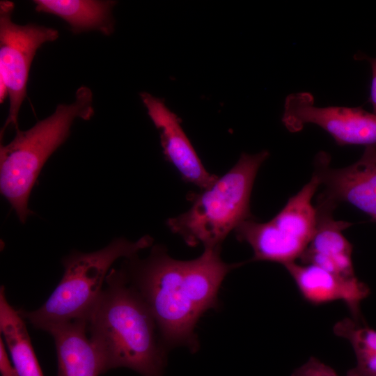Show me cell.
Masks as SVG:
<instances>
[{
	"label": "cell",
	"mask_w": 376,
	"mask_h": 376,
	"mask_svg": "<svg viewBox=\"0 0 376 376\" xmlns=\"http://www.w3.org/2000/svg\"><path fill=\"white\" fill-rule=\"evenodd\" d=\"M303 297L314 304L343 301L357 316L359 306L369 295L366 284L356 276L346 277L311 264L296 262L284 265Z\"/></svg>",
	"instance_id": "12"
},
{
	"label": "cell",
	"mask_w": 376,
	"mask_h": 376,
	"mask_svg": "<svg viewBox=\"0 0 376 376\" xmlns=\"http://www.w3.org/2000/svg\"><path fill=\"white\" fill-rule=\"evenodd\" d=\"M5 343L2 338H0V373L1 376H19L17 369L11 363L9 359L6 349L5 347Z\"/></svg>",
	"instance_id": "18"
},
{
	"label": "cell",
	"mask_w": 376,
	"mask_h": 376,
	"mask_svg": "<svg viewBox=\"0 0 376 376\" xmlns=\"http://www.w3.org/2000/svg\"><path fill=\"white\" fill-rule=\"evenodd\" d=\"M14 3L0 2V102L9 99L8 116L1 132L12 125L18 130V115L26 95L32 61L45 43L55 41L58 31L35 24L20 25L12 21Z\"/></svg>",
	"instance_id": "7"
},
{
	"label": "cell",
	"mask_w": 376,
	"mask_h": 376,
	"mask_svg": "<svg viewBox=\"0 0 376 376\" xmlns=\"http://www.w3.org/2000/svg\"><path fill=\"white\" fill-rule=\"evenodd\" d=\"M86 323L104 373L125 368L141 376H164L168 350L152 313L123 268L110 269Z\"/></svg>",
	"instance_id": "2"
},
{
	"label": "cell",
	"mask_w": 376,
	"mask_h": 376,
	"mask_svg": "<svg viewBox=\"0 0 376 376\" xmlns=\"http://www.w3.org/2000/svg\"><path fill=\"white\" fill-rule=\"evenodd\" d=\"M93 99L88 87H79L72 103L58 104L52 115L27 130H17L9 143L1 146V193L20 222L25 223L31 214L28 201L43 166L68 139L74 120L93 116Z\"/></svg>",
	"instance_id": "3"
},
{
	"label": "cell",
	"mask_w": 376,
	"mask_h": 376,
	"mask_svg": "<svg viewBox=\"0 0 376 376\" xmlns=\"http://www.w3.org/2000/svg\"><path fill=\"white\" fill-rule=\"evenodd\" d=\"M335 207L319 200L315 207L316 230L300 259L304 264L314 265L343 276L354 277L352 246L342 233L352 224L335 220L333 217Z\"/></svg>",
	"instance_id": "11"
},
{
	"label": "cell",
	"mask_w": 376,
	"mask_h": 376,
	"mask_svg": "<svg viewBox=\"0 0 376 376\" xmlns=\"http://www.w3.org/2000/svg\"><path fill=\"white\" fill-rule=\"evenodd\" d=\"M269 156L266 150L256 154L242 153L237 162L211 186L188 194L191 207L168 219V228L189 246H221L232 230L253 218L250 211L253 185L260 167Z\"/></svg>",
	"instance_id": "4"
},
{
	"label": "cell",
	"mask_w": 376,
	"mask_h": 376,
	"mask_svg": "<svg viewBox=\"0 0 376 376\" xmlns=\"http://www.w3.org/2000/svg\"><path fill=\"white\" fill-rule=\"evenodd\" d=\"M320 185L313 174L272 219L263 223L251 218L236 228V238L251 247L253 261L285 265L300 258L316 230L317 211L312 198Z\"/></svg>",
	"instance_id": "6"
},
{
	"label": "cell",
	"mask_w": 376,
	"mask_h": 376,
	"mask_svg": "<svg viewBox=\"0 0 376 376\" xmlns=\"http://www.w3.org/2000/svg\"><path fill=\"white\" fill-rule=\"evenodd\" d=\"M335 334L349 340L356 357L376 354V330L346 318L335 324Z\"/></svg>",
	"instance_id": "16"
},
{
	"label": "cell",
	"mask_w": 376,
	"mask_h": 376,
	"mask_svg": "<svg viewBox=\"0 0 376 376\" xmlns=\"http://www.w3.org/2000/svg\"><path fill=\"white\" fill-rule=\"evenodd\" d=\"M140 97L159 132L165 159L176 169L185 182L194 185L201 190L211 186L219 177L205 168L177 115L162 100L150 93L142 92Z\"/></svg>",
	"instance_id": "10"
},
{
	"label": "cell",
	"mask_w": 376,
	"mask_h": 376,
	"mask_svg": "<svg viewBox=\"0 0 376 376\" xmlns=\"http://www.w3.org/2000/svg\"><path fill=\"white\" fill-rule=\"evenodd\" d=\"M314 103L308 92L286 97L282 122L288 130L297 132L311 123L329 133L339 146L376 145V114L361 107H319Z\"/></svg>",
	"instance_id": "8"
},
{
	"label": "cell",
	"mask_w": 376,
	"mask_h": 376,
	"mask_svg": "<svg viewBox=\"0 0 376 376\" xmlns=\"http://www.w3.org/2000/svg\"><path fill=\"white\" fill-rule=\"evenodd\" d=\"M0 331L19 375L44 376L26 321L19 311L15 309L7 300L3 285L0 288Z\"/></svg>",
	"instance_id": "15"
},
{
	"label": "cell",
	"mask_w": 376,
	"mask_h": 376,
	"mask_svg": "<svg viewBox=\"0 0 376 376\" xmlns=\"http://www.w3.org/2000/svg\"><path fill=\"white\" fill-rule=\"evenodd\" d=\"M53 338L57 376H100L102 361L88 337L84 320L52 324L43 329Z\"/></svg>",
	"instance_id": "13"
},
{
	"label": "cell",
	"mask_w": 376,
	"mask_h": 376,
	"mask_svg": "<svg viewBox=\"0 0 376 376\" xmlns=\"http://www.w3.org/2000/svg\"><path fill=\"white\" fill-rule=\"evenodd\" d=\"M152 242L149 235L135 242L120 237L95 251H72L62 260L63 276L49 298L35 311H19L22 316L41 330L52 324L86 321L101 295L112 265L119 258L138 256Z\"/></svg>",
	"instance_id": "5"
},
{
	"label": "cell",
	"mask_w": 376,
	"mask_h": 376,
	"mask_svg": "<svg viewBox=\"0 0 376 376\" xmlns=\"http://www.w3.org/2000/svg\"><path fill=\"white\" fill-rule=\"evenodd\" d=\"M329 162L324 152L315 159L313 174L324 187L319 198L335 207L349 203L376 222V145L366 146L360 159L346 167L334 169Z\"/></svg>",
	"instance_id": "9"
},
{
	"label": "cell",
	"mask_w": 376,
	"mask_h": 376,
	"mask_svg": "<svg viewBox=\"0 0 376 376\" xmlns=\"http://www.w3.org/2000/svg\"><path fill=\"white\" fill-rule=\"evenodd\" d=\"M354 58L357 60H366L371 66L372 79L370 86V94L368 102L372 104L373 112L376 114V57L371 58L364 54L358 53L354 55Z\"/></svg>",
	"instance_id": "19"
},
{
	"label": "cell",
	"mask_w": 376,
	"mask_h": 376,
	"mask_svg": "<svg viewBox=\"0 0 376 376\" xmlns=\"http://www.w3.org/2000/svg\"><path fill=\"white\" fill-rule=\"evenodd\" d=\"M37 12L63 19L75 33L97 31L105 36L114 31L112 9L116 1L94 0H35Z\"/></svg>",
	"instance_id": "14"
},
{
	"label": "cell",
	"mask_w": 376,
	"mask_h": 376,
	"mask_svg": "<svg viewBox=\"0 0 376 376\" xmlns=\"http://www.w3.org/2000/svg\"><path fill=\"white\" fill-rule=\"evenodd\" d=\"M221 250L206 248L199 257L182 260L157 244L144 259H125L122 268L152 313L168 351L177 347L191 353L199 350L195 331L199 319L219 307L218 293L225 277L244 264L224 262Z\"/></svg>",
	"instance_id": "1"
},
{
	"label": "cell",
	"mask_w": 376,
	"mask_h": 376,
	"mask_svg": "<svg viewBox=\"0 0 376 376\" xmlns=\"http://www.w3.org/2000/svg\"><path fill=\"white\" fill-rule=\"evenodd\" d=\"M291 376H339L329 366L315 357H311L306 363L296 368Z\"/></svg>",
	"instance_id": "17"
}]
</instances>
